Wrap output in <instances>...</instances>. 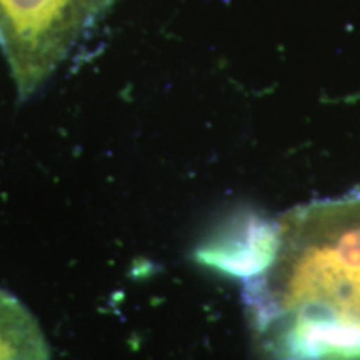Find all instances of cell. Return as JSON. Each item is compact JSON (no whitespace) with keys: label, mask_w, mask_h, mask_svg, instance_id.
I'll return each instance as SVG.
<instances>
[{"label":"cell","mask_w":360,"mask_h":360,"mask_svg":"<svg viewBox=\"0 0 360 360\" xmlns=\"http://www.w3.org/2000/svg\"><path fill=\"white\" fill-rule=\"evenodd\" d=\"M278 249V220L245 214L227 224L197 252V260L227 276L252 281L264 274Z\"/></svg>","instance_id":"7a4b0ae2"},{"label":"cell","mask_w":360,"mask_h":360,"mask_svg":"<svg viewBox=\"0 0 360 360\" xmlns=\"http://www.w3.org/2000/svg\"><path fill=\"white\" fill-rule=\"evenodd\" d=\"M242 295L260 337L302 326L360 332V192L278 220L276 259Z\"/></svg>","instance_id":"6da1fadb"},{"label":"cell","mask_w":360,"mask_h":360,"mask_svg":"<svg viewBox=\"0 0 360 360\" xmlns=\"http://www.w3.org/2000/svg\"><path fill=\"white\" fill-rule=\"evenodd\" d=\"M0 360H52L37 319L4 289H0Z\"/></svg>","instance_id":"3957f363"}]
</instances>
